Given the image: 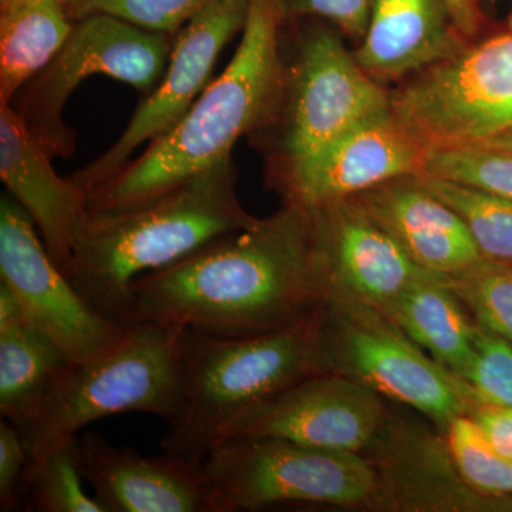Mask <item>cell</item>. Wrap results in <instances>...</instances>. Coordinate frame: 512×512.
<instances>
[{"label": "cell", "instance_id": "20", "mask_svg": "<svg viewBox=\"0 0 512 512\" xmlns=\"http://www.w3.org/2000/svg\"><path fill=\"white\" fill-rule=\"evenodd\" d=\"M467 45L444 0H373L355 57L377 82H393L436 66Z\"/></svg>", "mask_w": 512, "mask_h": 512}, {"label": "cell", "instance_id": "32", "mask_svg": "<svg viewBox=\"0 0 512 512\" xmlns=\"http://www.w3.org/2000/svg\"><path fill=\"white\" fill-rule=\"evenodd\" d=\"M285 13L322 16L335 22L346 35L363 39L373 0H282Z\"/></svg>", "mask_w": 512, "mask_h": 512}, {"label": "cell", "instance_id": "18", "mask_svg": "<svg viewBox=\"0 0 512 512\" xmlns=\"http://www.w3.org/2000/svg\"><path fill=\"white\" fill-rule=\"evenodd\" d=\"M352 200L431 275L453 278L484 259L466 222L423 175L394 178Z\"/></svg>", "mask_w": 512, "mask_h": 512}, {"label": "cell", "instance_id": "16", "mask_svg": "<svg viewBox=\"0 0 512 512\" xmlns=\"http://www.w3.org/2000/svg\"><path fill=\"white\" fill-rule=\"evenodd\" d=\"M308 212L329 293L348 296L386 315L410 286L431 275L352 198Z\"/></svg>", "mask_w": 512, "mask_h": 512}, {"label": "cell", "instance_id": "9", "mask_svg": "<svg viewBox=\"0 0 512 512\" xmlns=\"http://www.w3.org/2000/svg\"><path fill=\"white\" fill-rule=\"evenodd\" d=\"M392 111L427 147L473 146L512 128V29L468 43L392 93Z\"/></svg>", "mask_w": 512, "mask_h": 512}, {"label": "cell", "instance_id": "27", "mask_svg": "<svg viewBox=\"0 0 512 512\" xmlns=\"http://www.w3.org/2000/svg\"><path fill=\"white\" fill-rule=\"evenodd\" d=\"M466 483L488 497H512V461L498 453L476 421L460 416L443 434Z\"/></svg>", "mask_w": 512, "mask_h": 512}, {"label": "cell", "instance_id": "17", "mask_svg": "<svg viewBox=\"0 0 512 512\" xmlns=\"http://www.w3.org/2000/svg\"><path fill=\"white\" fill-rule=\"evenodd\" d=\"M79 448L84 481L107 512H217L202 464L141 456L96 431L79 434Z\"/></svg>", "mask_w": 512, "mask_h": 512}, {"label": "cell", "instance_id": "11", "mask_svg": "<svg viewBox=\"0 0 512 512\" xmlns=\"http://www.w3.org/2000/svg\"><path fill=\"white\" fill-rule=\"evenodd\" d=\"M251 0H214L178 32L167 69L157 86L134 111L116 143L92 164L69 175L87 195L110 181L138 147L177 126L210 84L218 56L244 29Z\"/></svg>", "mask_w": 512, "mask_h": 512}, {"label": "cell", "instance_id": "26", "mask_svg": "<svg viewBox=\"0 0 512 512\" xmlns=\"http://www.w3.org/2000/svg\"><path fill=\"white\" fill-rule=\"evenodd\" d=\"M480 328L512 343V271L483 259L444 279Z\"/></svg>", "mask_w": 512, "mask_h": 512}, {"label": "cell", "instance_id": "6", "mask_svg": "<svg viewBox=\"0 0 512 512\" xmlns=\"http://www.w3.org/2000/svg\"><path fill=\"white\" fill-rule=\"evenodd\" d=\"M319 338L323 372L412 407L441 434L480 402L470 384L431 359L392 319L348 296L329 293L319 315Z\"/></svg>", "mask_w": 512, "mask_h": 512}, {"label": "cell", "instance_id": "23", "mask_svg": "<svg viewBox=\"0 0 512 512\" xmlns=\"http://www.w3.org/2000/svg\"><path fill=\"white\" fill-rule=\"evenodd\" d=\"M57 2H33L2 9L0 16V104L43 72L74 28Z\"/></svg>", "mask_w": 512, "mask_h": 512}, {"label": "cell", "instance_id": "13", "mask_svg": "<svg viewBox=\"0 0 512 512\" xmlns=\"http://www.w3.org/2000/svg\"><path fill=\"white\" fill-rule=\"evenodd\" d=\"M427 153L429 147L390 109L353 127L319 153L285 165L279 191L284 205L318 210L394 178L423 175Z\"/></svg>", "mask_w": 512, "mask_h": 512}, {"label": "cell", "instance_id": "31", "mask_svg": "<svg viewBox=\"0 0 512 512\" xmlns=\"http://www.w3.org/2000/svg\"><path fill=\"white\" fill-rule=\"evenodd\" d=\"M29 454L22 433L6 419L0 423V510H22V483Z\"/></svg>", "mask_w": 512, "mask_h": 512}, {"label": "cell", "instance_id": "7", "mask_svg": "<svg viewBox=\"0 0 512 512\" xmlns=\"http://www.w3.org/2000/svg\"><path fill=\"white\" fill-rule=\"evenodd\" d=\"M217 512L284 503L375 511L377 476L363 454L275 437L222 441L205 458Z\"/></svg>", "mask_w": 512, "mask_h": 512}, {"label": "cell", "instance_id": "1", "mask_svg": "<svg viewBox=\"0 0 512 512\" xmlns=\"http://www.w3.org/2000/svg\"><path fill=\"white\" fill-rule=\"evenodd\" d=\"M329 281L311 214L293 205L131 285V326L254 336L318 318Z\"/></svg>", "mask_w": 512, "mask_h": 512}, {"label": "cell", "instance_id": "25", "mask_svg": "<svg viewBox=\"0 0 512 512\" xmlns=\"http://www.w3.org/2000/svg\"><path fill=\"white\" fill-rule=\"evenodd\" d=\"M423 178L463 218L484 258L512 271V201L443 178Z\"/></svg>", "mask_w": 512, "mask_h": 512}, {"label": "cell", "instance_id": "29", "mask_svg": "<svg viewBox=\"0 0 512 512\" xmlns=\"http://www.w3.org/2000/svg\"><path fill=\"white\" fill-rule=\"evenodd\" d=\"M214 0H74L66 8L73 22L104 13L150 32L174 35Z\"/></svg>", "mask_w": 512, "mask_h": 512}, {"label": "cell", "instance_id": "2", "mask_svg": "<svg viewBox=\"0 0 512 512\" xmlns=\"http://www.w3.org/2000/svg\"><path fill=\"white\" fill-rule=\"evenodd\" d=\"M242 207L232 156L156 197L87 211L64 275L107 318L131 326V285L254 224Z\"/></svg>", "mask_w": 512, "mask_h": 512}, {"label": "cell", "instance_id": "34", "mask_svg": "<svg viewBox=\"0 0 512 512\" xmlns=\"http://www.w3.org/2000/svg\"><path fill=\"white\" fill-rule=\"evenodd\" d=\"M444 3L461 36L468 43L474 42V37L481 32L484 25V16L478 0H444Z\"/></svg>", "mask_w": 512, "mask_h": 512}, {"label": "cell", "instance_id": "8", "mask_svg": "<svg viewBox=\"0 0 512 512\" xmlns=\"http://www.w3.org/2000/svg\"><path fill=\"white\" fill-rule=\"evenodd\" d=\"M173 40L116 16L77 20L55 59L23 87L19 116L53 157L76 153V134L64 123L67 100L87 77L104 74L148 93L167 69Z\"/></svg>", "mask_w": 512, "mask_h": 512}, {"label": "cell", "instance_id": "30", "mask_svg": "<svg viewBox=\"0 0 512 512\" xmlns=\"http://www.w3.org/2000/svg\"><path fill=\"white\" fill-rule=\"evenodd\" d=\"M463 380L480 402L512 406V343L478 326L476 352Z\"/></svg>", "mask_w": 512, "mask_h": 512}, {"label": "cell", "instance_id": "33", "mask_svg": "<svg viewBox=\"0 0 512 512\" xmlns=\"http://www.w3.org/2000/svg\"><path fill=\"white\" fill-rule=\"evenodd\" d=\"M498 453L512 461V406L478 402L468 414Z\"/></svg>", "mask_w": 512, "mask_h": 512}, {"label": "cell", "instance_id": "24", "mask_svg": "<svg viewBox=\"0 0 512 512\" xmlns=\"http://www.w3.org/2000/svg\"><path fill=\"white\" fill-rule=\"evenodd\" d=\"M80 467L79 436L29 463L22 483L23 504L37 512H107L86 493Z\"/></svg>", "mask_w": 512, "mask_h": 512}, {"label": "cell", "instance_id": "3", "mask_svg": "<svg viewBox=\"0 0 512 512\" xmlns=\"http://www.w3.org/2000/svg\"><path fill=\"white\" fill-rule=\"evenodd\" d=\"M282 0H251L237 52L187 114L141 156L89 194L87 211L117 210L156 197L231 156L239 138L265 123L285 87L279 52Z\"/></svg>", "mask_w": 512, "mask_h": 512}, {"label": "cell", "instance_id": "14", "mask_svg": "<svg viewBox=\"0 0 512 512\" xmlns=\"http://www.w3.org/2000/svg\"><path fill=\"white\" fill-rule=\"evenodd\" d=\"M384 400L365 384L335 373H319L244 414L220 443L275 437L362 454L389 416Z\"/></svg>", "mask_w": 512, "mask_h": 512}, {"label": "cell", "instance_id": "22", "mask_svg": "<svg viewBox=\"0 0 512 512\" xmlns=\"http://www.w3.org/2000/svg\"><path fill=\"white\" fill-rule=\"evenodd\" d=\"M386 316L431 359L463 379L476 352L478 325L443 278L424 276Z\"/></svg>", "mask_w": 512, "mask_h": 512}, {"label": "cell", "instance_id": "19", "mask_svg": "<svg viewBox=\"0 0 512 512\" xmlns=\"http://www.w3.org/2000/svg\"><path fill=\"white\" fill-rule=\"evenodd\" d=\"M53 158L15 107L0 104V178L35 222L53 261L66 272L89 195L72 178L56 173Z\"/></svg>", "mask_w": 512, "mask_h": 512}, {"label": "cell", "instance_id": "15", "mask_svg": "<svg viewBox=\"0 0 512 512\" xmlns=\"http://www.w3.org/2000/svg\"><path fill=\"white\" fill-rule=\"evenodd\" d=\"M362 454L377 476L375 511H512V497H488L466 483L440 431L392 410Z\"/></svg>", "mask_w": 512, "mask_h": 512}, {"label": "cell", "instance_id": "12", "mask_svg": "<svg viewBox=\"0 0 512 512\" xmlns=\"http://www.w3.org/2000/svg\"><path fill=\"white\" fill-rule=\"evenodd\" d=\"M284 154L291 165L392 109V94L365 72L338 36L313 33L289 77Z\"/></svg>", "mask_w": 512, "mask_h": 512}, {"label": "cell", "instance_id": "10", "mask_svg": "<svg viewBox=\"0 0 512 512\" xmlns=\"http://www.w3.org/2000/svg\"><path fill=\"white\" fill-rule=\"evenodd\" d=\"M0 281L69 362L97 359L130 335L131 326L107 318L74 288L47 252L35 222L8 192L0 198Z\"/></svg>", "mask_w": 512, "mask_h": 512}, {"label": "cell", "instance_id": "5", "mask_svg": "<svg viewBox=\"0 0 512 512\" xmlns=\"http://www.w3.org/2000/svg\"><path fill=\"white\" fill-rule=\"evenodd\" d=\"M180 328L131 326L106 355L64 367L39 412L20 427L29 463L74 439L93 421L146 413L170 423L177 413ZM28 463V464H29Z\"/></svg>", "mask_w": 512, "mask_h": 512}, {"label": "cell", "instance_id": "4", "mask_svg": "<svg viewBox=\"0 0 512 512\" xmlns=\"http://www.w3.org/2000/svg\"><path fill=\"white\" fill-rule=\"evenodd\" d=\"M319 373H325L319 316L254 336L181 329L180 397L161 446L165 453L202 464L235 421Z\"/></svg>", "mask_w": 512, "mask_h": 512}, {"label": "cell", "instance_id": "35", "mask_svg": "<svg viewBox=\"0 0 512 512\" xmlns=\"http://www.w3.org/2000/svg\"><path fill=\"white\" fill-rule=\"evenodd\" d=\"M476 147L491 148V150L504 151V153H512V128L497 134V136L481 141V143L473 144Z\"/></svg>", "mask_w": 512, "mask_h": 512}, {"label": "cell", "instance_id": "36", "mask_svg": "<svg viewBox=\"0 0 512 512\" xmlns=\"http://www.w3.org/2000/svg\"><path fill=\"white\" fill-rule=\"evenodd\" d=\"M33 2H57L63 5L64 8H67L74 0H0V9L12 8V6L25 5V3Z\"/></svg>", "mask_w": 512, "mask_h": 512}, {"label": "cell", "instance_id": "21", "mask_svg": "<svg viewBox=\"0 0 512 512\" xmlns=\"http://www.w3.org/2000/svg\"><path fill=\"white\" fill-rule=\"evenodd\" d=\"M69 359L33 325L18 296L0 282V413L18 429L39 412Z\"/></svg>", "mask_w": 512, "mask_h": 512}, {"label": "cell", "instance_id": "28", "mask_svg": "<svg viewBox=\"0 0 512 512\" xmlns=\"http://www.w3.org/2000/svg\"><path fill=\"white\" fill-rule=\"evenodd\" d=\"M512 201V153L476 146L431 147L424 174Z\"/></svg>", "mask_w": 512, "mask_h": 512}]
</instances>
